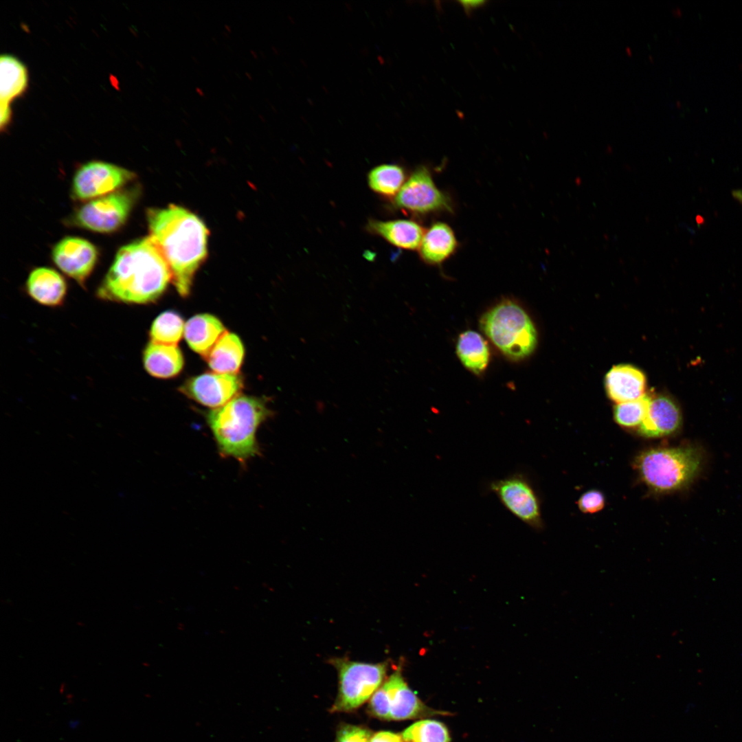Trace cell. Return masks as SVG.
I'll use <instances>...</instances> for the list:
<instances>
[{
	"label": "cell",
	"instance_id": "cell-27",
	"mask_svg": "<svg viewBox=\"0 0 742 742\" xmlns=\"http://www.w3.org/2000/svg\"><path fill=\"white\" fill-rule=\"evenodd\" d=\"M651 397L644 394L638 399L618 403L614 408V419L621 426H638L644 420Z\"/></svg>",
	"mask_w": 742,
	"mask_h": 742
},
{
	"label": "cell",
	"instance_id": "cell-29",
	"mask_svg": "<svg viewBox=\"0 0 742 742\" xmlns=\"http://www.w3.org/2000/svg\"><path fill=\"white\" fill-rule=\"evenodd\" d=\"M578 506L583 513H594L603 508L605 497L598 491H589L581 496L578 501Z\"/></svg>",
	"mask_w": 742,
	"mask_h": 742
},
{
	"label": "cell",
	"instance_id": "cell-22",
	"mask_svg": "<svg viewBox=\"0 0 742 742\" xmlns=\"http://www.w3.org/2000/svg\"><path fill=\"white\" fill-rule=\"evenodd\" d=\"M244 354L240 339L236 334L226 331L203 357L214 372L237 374Z\"/></svg>",
	"mask_w": 742,
	"mask_h": 742
},
{
	"label": "cell",
	"instance_id": "cell-28",
	"mask_svg": "<svg viewBox=\"0 0 742 742\" xmlns=\"http://www.w3.org/2000/svg\"><path fill=\"white\" fill-rule=\"evenodd\" d=\"M372 736L366 728L346 724L337 730L335 742H370Z\"/></svg>",
	"mask_w": 742,
	"mask_h": 742
},
{
	"label": "cell",
	"instance_id": "cell-31",
	"mask_svg": "<svg viewBox=\"0 0 742 742\" xmlns=\"http://www.w3.org/2000/svg\"><path fill=\"white\" fill-rule=\"evenodd\" d=\"M461 3L466 10H469L470 9L479 6L480 4L484 3V2L480 1H461Z\"/></svg>",
	"mask_w": 742,
	"mask_h": 742
},
{
	"label": "cell",
	"instance_id": "cell-20",
	"mask_svg": "<svg viewBox=\"0 0 742 742\" xmlns=\"http://www.w3.org/2000/svg\"><path fill=\"white\" fill-rule=\"evenodd\" d=\"M458 241L453 229L446 223H433L425 231L419 246V254L425 262L438 265L449 258L456 250Z\"/></svg>",
	"mask_w": 742,
	"mask_h": 742
},
{
	"label": "cell",
	"instance_id": "cell-23",
	"mask_svg": "<svg viewBox=\"0 0 742 742\" xmlns=\"http://www.w3.org/2000/svg\"><path fill=\"white\" fill-rule=\"evenodd\" d=\"M456 352L462 364L475 374L482 373L488 366L490 352L487 343L475 331L467 330L459 336Z\"/></svg>",
	"mask_w": 742,
	"mask_h": 742
},
{
	"label": "cell",
	"instance_id": "cell-4",
	"mask_svg": "<svg viewBox=\"0 0 742 742\" xmlns=\"http://www.w3.org/2000/svg\"><path fill=\"white\" fill-rule=\"evenodd\" d=\"M701 464V452L692 445L651 449L641 453L636 460L642 481L657 493L687 486L698 475Z\"/></svg>",
	"mask_w": 742,
	"mask_h": 742
},
{
	"label": "cell",
	"instance_id": "cell-5",
	"mask_svg": "<svg viewBox=\"0 0 742 742\" xmlns=\"http://www.w3.org/2000/svg\"><path fill=\"white\" fill-rule=\"evenodd\" d=\"M480 324L493 344L511 359L529 356L537 346V334L531 319L510 300H504L485 313Z\"/></svg>",
	"mask_w": 742,
	"mask_h": 742
},
{
	"label": "cell",
	"instance_id": "cell-12",
	"mask_svg": "<svg viewBox=\"0 0 742 742\" xmlns=\"http://www.w3.org/2000/svg\"><path fill=\"white\" fill-rule=\"evenodd\" d=\"M243 386L238 374L207 372L187 379L179 390L192 400L215 409L239 395Z\"/></svg>",
	"mask_w": 742,
	"mask_h": 742
},
{
	"label": "cell",
	"instance_id": "cell-32",
	"mask_svg": "<svg viewBox=\"0 0 742 742\" xmlns=\"http://www.w3.org/2000/svg\"><path fill=\"white\" fill-rule=\"evenodd\" d=\"M732 196L742 204V189L734 190L732 192Z\"/></svg>",
	"mask_w": 742,
	"mask_h": 742
},
{
	"label": "cell",
	"instance_id": "cell-1",
	"mask_svg": "<svg viewBox=\"0 0 742 742\" xmlns=\"http://www.w3.org/2000/svg\"><path fill=\"white\" fill-rule=\"evenodd\" d=\"M171 280L161 252L150 236L145 237L120 248L97 295L111 302L148 304L157 300Z\"/></svg>",
	"mask_w": 742,
	"mask_h": 742
},
{
	"label": "cell",
	"instance_id": "cell-16",
	"mask_svg": "<svg viewBox=\"0 0 742 742\" xmlns=\"http://www.w3.org/2000/svg\"><path fill=\"white\" fill-rule=\"evenodd\" d=\"M28 295L36 302L47 306L61 305L67 293L63 277L48 267H38L31 271L26 282Z\"/></svg>",
	"mask_w": 742,
	"mask_h": 742
},
{
	"label": "cell",
	"instance_id": "cell-10",
	"mask_svg": "<svg viewBox=\"0 0 742 742\" xmlns=\"http://www.w3.org/2000/svg\"><path fill=\"white\" fill-rule=\"evenodd\" d=\"M490 490L515 517L534 528L541 526L539 501L532 484L521 473L495 480Z\"/></svg>",
	"mask_w": 742,
	"mask_h": 742
},
{
	"label": "cell",
	"instance_id": "cell-24",
	"mask_svg": "<svg viewBox=\"0 0 742 742\" xmlns=\"http://www.w3.org/2000/svg\"><path fill=\"white\" fill-rule=\"evenodd\" d=\"M405 180L403 168L396 164H382L372 168L368 176L370 188L385 196H395Z\"/></svg>",
	"mask_w": 742,
	"mask_h": 742
},
{
	"label": "cell",
	"instance_id": "cell-8",
	"mask_svg": "<svg viewBox=\"0 0 742 742\" xmlns=\"http://www.w3.org/2000/svg\"><path fill=\"white\" fill-rule=\"evenodd\" d=\"M139 194V188L135 186L90 200L77 210L72 221L93 232H115L126 223Z\"/></svg>",
	"mask_w": 742,
	"mask_h": 742
},
{
	"label": "cell",
	"instance_id": "cell-18",
	"mask_svg": "<svg viewBox=\"0 0 742 742\" xmlns=\"http://www.w3.org/2000/svg\"><path fill=\"white\" fill-rule=\"evenodd\" d=\"M368 229L394 246L408 250L419 248L425 231L418 223L407 219L371 220Z\"/></svg>",
	"mask_w": 742,
	"mask_h": 742
},
{
	"label": "cell",
	"instance_id": "cell-14",
	"mask_svg": "<svg viewBox=\"0 0 742 742\" xmlns=\"http://www.w3.org/2000/svg\"><path fill=\"white\" fill-rule=\"evenodd\" d=\"M28 85L26 67L16 57L3 54L0 58V126L3 130L12 117L11 103L21 96Z\"/></svg>",
	"mask_w": 742,
	"mask_h": 742
},
{
	"label": "cell",
	"instance_id": "cell-3",
	"mask_svg": "<svg viewBox=\"0 0 742 742\" xmlns=\"http://www.w3.org/2000/svg\"><path fill=\"white\" fill-rule=\"evenodd\" d=\"M272 415L265 398L239 394L205 418L221 456L243 464L259 455L257 432Z\"/></svg>",
	"mask_w": 742,
	"mask_h": 742
},
{
	"label": "cell",
	"instance_id": "cell-19",
	"mask_svg": "<svg viewBox=\"0 0 742 742\" xmlns=\"http://www.w3.org/2000/svg\"><path fill=\"white\" fill-rule=\"evenodd\" d=\"M145 370L151 376L168 379L177 375L182 370L184 359L177 346L149 342L143 352Z\"/></svg>",
	"mask_w": 742,
	"mask_h": 742
},
{
	"label": "cell",
	"instance_id": "cell-11",
	"mask_svg": "<svg viewBox=\"0 0 742 742\" xmlns=\"http://www.w3.org/2000/svg\"><path fill=\"white\" fill-rule=\"evenodd\" d=\"M394 204L399 209L420 214L452 211L450 199L438 188L425 166L412 172L394 196Z\"/></svg>",
	"mask_w": 742,
	"mask_h": 742
},
{
	"label": "cell",
	"instance_id": "cell-17",
	"mask_svg": "<svg viewBox=\"0 0 742 742\" xmlns=\"http://www.w3.org/2000/svg\"><path fill=\"white\" fill-rule=\"evenodd\" d=\"M645 386L644 374L629 365L614 366L605 377L607 392L618 403L640 398L645 394Z\"/></svg>",
	"mask_w": 742,
	"mask_h": 742
},
{
	"label": "cell",
	"instance_id": "cell-2",
	"mask_svg": "<svg viewBox=\"0 0 742 742\" xmlns=\"http://www.w3.org/2000/svg\"><path fill=\"white\" fill-rule=\"evenodd\" d=\"M147 220L149 236L168 262L177 291L187 296L207 254L208 229L197 216L175 205L148 210Z\"/></svg>",
	"mask_w": 742,
	"mask_h": 742
},
{
	"label": "cell",
	"instance_id": "cell-9",
	"mask_svg": "<svg viewBox=\"0 0 742 742\" xmlns=\"http://www.w3.org/2000/svg\"><path fill=\"white\" fill-rule=\"evenodd\" d=\"M135 177L134 172L110 163L89 161L76 172L72 194L78 200H92L120 190Z\"/></svg>",
	"mask_w": 742,
	"mask_h": 742
},
{
	"label": "cell",
	"instance_id": "cell-26",
	"mask_svg": "<svg viewBox=\"0 0 742 742\" xmlns=\"http://www.w3.org/2000/svg\"><path fill=\"white\" fill-rule=\"evenodd\" d=\"M401 735L406 742H451L446 726L434 719L416 721L407 728Z\"/></svg>",
	"mask_w": 742,
	"mask_h": 742
},
{
	"label": "cell",
	"instance_id": "cell-6",
	"mask_svg": "<svg viewBox=\"0 0 742 742\" xmlns=\"http://www.w3.org/2000/svg\"><path fill=\"white\" fill-rule=\"evenodd\" d=\"M338 672L339 690L330 710L348 712L356 710L371 698L382 685L387 663H366L344 658L333 660Z\"/></svg>",
	"mask_w": 742,
	"mask_h": 742
},
{
	"label": "cell",
	"instance_id": "cell-25",
	"mask_svg": "<svg viewBox=\"0 0 742 742\" xmlns=\"http://www.w3.org/2000/svg\"><path fill=\"white\" fill-rule=\"evenodd\" d=\"M185 324L181 316L173 311L159 314L153 321L149 331L151 341L176 346L184 335Z\"/></svg>",
	"mask_w": 742,
	"mask_h": 742
},
{
	"label": "cell",
	"instance_id": "cell-21",
	"mask_svg": "<svg viewBox=\"0 0 742 742\" xmlns=\"http://www.w3.org/2000/svg\"><path fill=\"white\" fill-rule=\"evenodd\" d=\"M226 331L216 317L203 313L188 319L184 336L190 348L204 357Z\"/></svg>",
	"mask_w": 742,
	"mask_h": 742
},
{
	"label": "cell",
	"instance_id": "cell-13",
	"mask_svg": "<svg viewBox=\"0 0 742 742\" xmlns=\"http://www.w3.org/2000/svg\"><path fill=\"white\" fill-rule=\"evenodd\" d=\"M55 265L67 276L83 284L93 271L98 251L89 241L78 237H65L53 248Z\"/></svg>",
	"mask_w": 742,
	"mask_h": 742
},
{
	"label": "cell",
	"instance_id": "cell-7",
	"mask_svg": "<svg viewBox=\"0 0 742 742\" xmlns=\"http://www.w3.org/2000/svg\"><path fill=\"white\" fill-rule=\"evenodd\" d=\"M369 711L374 717L387 721L449 715V712L435 710L425 705L407 685L401 666L395 670L371 697Z\"/></svg>",
	"mask_w": 742,
	"mask_h": 742
},
{
	"label": "cell",
	"instance_id": "cell-30",
	"mask_svg": "<svg viewBox=\"0 0 742 742\" xmlns=\"http://www.w3.org/2000/svg\"><path fill=\"white\" fill-rule=\"evenodd\" d=\"M370 742H406L401 734L388 731H381L374 734Z\"/></svg>",
	"mask_w": 742,
	"mask_h": 742
},
{
	"label": "cell",
	"instance_id": "cell-15",
	"mask_svg": "<svg viewBox=\"0 0 742 742\" xmlns=\"http://www.w3.org/2000/svg\"><path fill=\"white\" fill-rule=\"evenodd\" d=\"M681 425L679 406L671 397L660 395L651 398L646 416L638 427V433L647 438H658L674 434Z\"/></svg>",
	"mask_w": 742,
	"mask_h": 742
}]
</instances>
